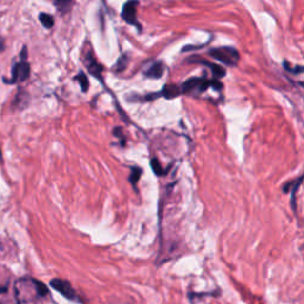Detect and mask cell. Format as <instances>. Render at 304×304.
Listing matches in <instances>:
<instances>
[{
  "instance_id": "obj_1",
  "label": "cell",
  "mask_w": 304,
  "mask_h": 304,
  "mask_svg": "<svg viewBox=\"0 0 304 304\" xmlns=\"http://www.w3.org/2000/svg\"><path fill=\"white\" fill-rule=\"evenodd\" d=\"M210 87L215 90H221L223 89V83L219 80L202 76V78H190L181 84L182 94H201Z\"/></svg>"
},
{
  "instance_id": "obj_2",
  "label": "cell",
  "mask_w": 304,
  "mask_h": 304,
  "mask_svg": "<svg viewBox=\"0 0 304 304\" xmlns=\"http://www.w3.org/2000/svg\"><path fill=\"white\" fill-rule=\"evenodd\" d=\"M212 59L218 60L219 62L227 67H235L240 60V54L233 46H220V48H213L208 51Z\"/></svg>"
},
{
  "instance_id": "obj_3",
  "label": "cell",
  "mask_w": 304,
  "mask_h": 304,
  "mask_svg": "<svg viewBox=\"0 0 304 304\" xmlns=\"http://www.w3.org/2000/svg\"><path fill=\"white\" fill-rule=\"evenodd\" d=\"M82 61H83L84 65H86V68L88 69V72L92 74L94 78H97L98 80L102 81L103 68H102V65L97 61V59H95L94 53H93L92 45L88 46V48H86L83 50V53H82Z\"/></svg>"
},
{
  "instance_id": "obj_4",
  "label": "cell",
  "mask_w": 304,
  "mask_h": 304,
  "mask_svg": "<svg viewBox=\"0 0 304 304\" xmlns=\"http://www.w3.org/2000/svg\"><path fill=\"white\" fill-rule=\"evenodd\" d=\"M50 285L53 286L59 294H61L63 297L67 298V300L79 303L82 302V300H80V296L76 294V291L74 290L72 284L68 281H65V279L54 278L53 281L50 282Z\"/></svg>"
},
{
  "instance_id": "obj_5",
  "label": "cell",
  "mask_w": 304,
  "mask_h": 304,
  "mask_svg": "<svg viewBox=\"0 0 304 304\" xmlns=\"http://www.w3.org/2000/svg\"><path fill=\"white\" fill-rule=\"evenodd\" d=\"M30 72L31 68L30 64L26 62V60H21L20 62L16 63L11 72V79L10 80H4L6 83H21V82L26 81L30 76Z\"/></svg>"
},
{
  "instance_id": "obj_6",
  "label": "cell",
  "mask_w": 304,
  "mask_h": 304,
  "mask_svg": "<svg viewBox=\"0 0 304 304\" xmlns=\"http://www.w3.org/2000/svg\"><path fill=\"white\" fill-rule=\"evenodd\" d=\"M138 1H128L122 6V17L127 24L138 27L141 30V24H139L138 19H137V6H138Z\"/></svg>"
},
{
  "instance_id": "obj_7",
  "label": "cell",
  "mask_w": 304,
  "mask_h": 304,
  "mask_svg": "<svg viewBox=\"0 0 304 304\" xmlns=\"http://www.w3.org/2000/svg\"><path fill=\"white\" fill-rule=\"evenodd\" d=\"M303 180H304V175L297 177V179L290 181V182L285 183L283 187V193H291V207L295 212H296V208H297V204H296V194H297L298 188H300L301 184H302Z\"/></svg>"
},
{
  "instance_id": "obj_8",
  "label": "cell",
  "mask_w": 304,
  "mask_h": 304,
  "mask_svg": "<svg viewBox=\"0 0 304 304\" xmlns=\"http://www.w3.org/2000/svg\"><path fill=\"white\" fill-rule=\"evenodd\" d=\"M190 62L201 63V64L207 65V67L210 69V72H212L213 79H214V80H219V81H220V79H223V76L226 75V70H224L223 67H220V65H218V64H214V63H212V62H208V61H206V60L191 59V60H190Z\"/></svg>"
},
{
  "instance_id": "obj_9",
  "label": "cell",
  "mask_w": 304,
  "mask_h": 304,
  "mask_svg": "<svg viewBox=\"0 0 304 304\" xmlns=\"http://www.w3.org/2000/svg\"><path fill=\"white\" fill-rule=\"evenodd\" d=\"M165 72V65L163 62L156 61L152 65L147 68V70L144 74L150 79H161Z\"/></svg>"
},
{
  "instance_id": "obj_10",
  "label": "cell",
  "mask_w": 304,
  "mask_h": 304,
  "mask_svg": "<svg viewBox=\"0 0 304 304\" xmlns=\"http://www.w3.org/2000/svg\"><path fill=\"white\" fill-rule=\"evenodd\" d=\"M182 94V89L181 86H176V84H166L163 87V89L160 92V97H164L166 99H174L180 97Z\"/></svg>"
},
{
  "instance_id": "obj_11",
  "label": "cell",
  "mask_w": 304,
  "mask_h": 304,
  "mask_svg": "<svg viewBox=\"0 0 304 304\" xmlns=\"http://www.w3.org/2000/svg\"><path fill=\"white\" fill-rule=\"evenodd\" d=\"M75 81L79 82V84H80L81 87V90L83 93L88 92L89 89V79L88 76H86V74L84 73H79L78 75L75 76Z\"/></svg>"
},
{
  "instance_id": "obj_12",
  "label": "cell",
  "mask_w": 304,
  "mask_h": 304,
  "mask_svg": "<svg viewBox=\"0 0 304 304\" xmlns=\"http://www.w3.org/2000/svg\"><path fill=\"white\" fill-rule=\"evenodd\" d=\"M40 21L43 26L46 27V29H51V27L55 25V19L53 16L45 12L40 13Z\"/></svg>"
},
{
  "instance_id": "obj_13",
  "label": "cell",
  "mask_w": 304,
  "mask_h": 304,
  "mask_svg": "<svg viewBox=\"0 0 304 304\" xmlns=\"http://www.w3.org/2000/svg\"><path fill=\"white\" fill-rule=\"evenodd\" d=\"M54 5L57 7V10H59L60 13H62V15H65V13H68L70 10H72L74 2L65 1V0H61V1H55Z\"/></svg>"
},
{
  "instance_id": "obj_14",
  "label": "cell",
  "mask_w": 304,
  "mask_h": 304,
  "mask_svg": "<svg viewBox=\"0 0 304 304\" xmlns=\"http://www.w3.org/2000/svg\"><path fill=\"white\" fill-rule=\"evenodd\" d=\"M142 174H143V170H142L141 168H132L130 176H128V181H130V183L133 185V187H136L138 181L141 180Z\"/></svg>"
},
{
  "instance_id": "obj_15",
  "label": "cell",
  "mask_w": 304,
  "mask_h": 304,
  "mask_svg": "<svg viewBox=\"0 0 304 304\" xmlns=\"http://www.w3.org/2000/svg\"><path fill=\"white\" fill-rule=\"evenodd\" d=\"M25 99L26 100H29V94H26V93H18V94L16 95L15 101H13V105H15L16 107H18L19 106V108H23L24 106H26V103H27V101H25Z\"/></svg>"
},
{
  "instance_id": "obj_16",
  "label": "cell",
  "mask_w": 304,
  "mask_h": 304,
  "mask_svg": "<svg viewBox=\"0 0 304 304\" xmlns=\"http://www.w3.org/2000/svg\"><path fill=\"white\" fill-rule=\"evenodd\" d=\"M151 168L153 172H155L156 175H158V176H163V175L166 174L165 169L162 166L161 162L157 160V158H152L151 160Z\"/></svg>"
},
{
  "instance_id": "obj_17",
  "label": "cell",
  "mask_w": 304,
  "mask_h": 304,
  "mask_svg": "<svg viewBox=\"0 0 304 304\" xmlns=\"http://www.w3.org/2000/svg\"><path fill=\"white\" fill-rule=\"evenodd\" d=\"M32 283L35 284V286H36V291H37V294L40 295V296H46L48 295V287H46L44 284L43 283H41V282H38L37 279H32Z\"/></svg>"
},
{
  "instance_id": "obj_18",
  "label": "cell",
  "mask_w": 304,
  "mask_h": 304,
  "mask_svg": "<svg viewBox=\"0 0 304 304\" xmlns=\"http://www.w3.org/2000/svg\"><path fill=\"white\" fill-rule=\"evenodd\" d=\"M127 63H128V57L126 56V55H122V57H119V60H118V62L116 64V72H122V70L126 68V65H127Z\"/></svg>"
},
{
  "instance_id": "obj_19",
  "label": "cell",
  "mask_w": 304,
  "mask_h": 304,
  "mask_svg": "<svg viewBox=\"0 0 304 304\" xmlns=\"http://www.w3.org/2000/svg\"><path fill=\"white\" fill-rule=\"evenodd\" d=\"M284 65H285V69L287 70V72H290L291 74H295V75H298V74L304 73V67H301V65H295V68H290V67H287L285 62H284Z\"/></svg>"
},
{
  "instance_id": "obj_20",
  "label": "cell",
  "mask_w": 304,
  "mask_h": 304,
  "mask_svg": "<svg viewBox=\"0 0 304 304\" xmlns=\"http://www.w3.org/2000/svg\"><path fill=\"white\" fill-rule=\"evenodd\" d=\"M4 49H5V42H4V40H2V38H0V53H1V51H4Z\"/></svg>"
}]
</instances>
